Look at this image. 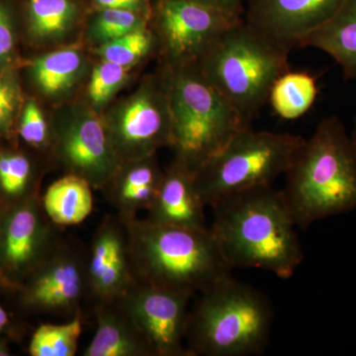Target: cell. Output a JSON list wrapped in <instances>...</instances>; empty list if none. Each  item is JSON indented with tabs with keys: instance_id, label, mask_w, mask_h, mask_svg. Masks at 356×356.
<instances>
[{
	"instance_id": "6da1fadb",
	"label": "cell",
	"mask_w": 356,
	"mask_h": 356,
	"mask_svg": "<svg viewBox=\"0 0 356 356\" xmlns=\"http://www.w3.org/2000/svg\"><path fill=\"white\" fill-rule=\"evenodd\" d=\"M209 227L232 269L254 268L292 277L303 247L280 191L273 185L240 192L212 206Z\"/></svg>"
},
{
	"instance_id": "7a4b0ae2",
	"label": "cell",
	"mask_w": 356,
	"mask_h": 356,
	"mask_svg": "<svg viewBox=\"0 0 356 356\" xmlns=\"http://www.w3.org/2000/svg\"><path fill=\"white\" fill-rule=\"evenodd\" d=\"M280 191L297 227L356 209V146L343 121L327 117L304 139Z\"/></svg>"
},
{
	"instance_id": "3957f363",
	"label": "cell",
	"mask_w": 356,
	"mask_h": 356,
	"mask_svg": "<svg viewBox=\"0 0 356 356\" xmlns=\"http://www.w3.org/2000/svg\"><path fill=\"white\" fill-rule=\"evenodd\" d=\"M121 220L137 282L194 297L232 276L233 269L209 228H179L137 218Z\"/></svg>"
},
{
	"instance_id": "277c9868",
	"label": "cell",
	"mask_w": 356,
	"mask_h": 356,
	"mask_svg": "<svg viewBox=\"0 0 356 356\" xmlns=\"http://www.w3.org/2000/svg\"><path fill=\"white\" fill-rule=\"evenodd\" d=\"M197 297L187 321L191 356H248L264 350L274 314L264 293L232 275Z\"/></svg>"
},
{
	"instance_id": "5b68a950",
	"label": "cell",
	"mask_w": 356,
	"mask_h": 356,
	"mask_svg": "<svg viewBox=\"0 0 356 356\" xmlns=\"http://www.w3.org/2000/svg\"><path fill=\"white\" fill-rule=\"evenodd\" d=\"M177 159L195 172L243 129L252 127L204 76L198 64L170 65L163 79Z\"/></svg>"
},
{
	"instance_id": "8992f818",
	"label": "cell",
	"mask_w": 356,
	"mask_h": 356,
	"mask_svg": "<svg viewBox=\"0 0 356 356\" xmlns=\"http://www.w3.org/2000/svg\"><path fill=\"white\" fill-rule=\"evenodd\" d=\"M290 51L243 18L225 33L198 65L243 120L252 125L268 102L276 79L290 70Z\"/></svg>"
},
{
	"instance_id": "52a82bcc",
	"label": "cell",
	"mask_w": 356,
	"mask_h": 356,
	"mask_svg": "<svg viewBox=\"0 0 356 356\" xmlns=\"http://www.w3.org/2000/svg\"><path fill=\"white\" fill-rule=\"evenodd\" d=\"M303 140L294 134L243 129L195 170L204 204L212 207L234 194L273 185L286 172Z\"/></svg>"
},
{
	"instance_id": "ba28073f",
	"label": "cell",
	"mask_w": 356,
	"mask_h": 356,
	"mask_svg": "<svg viewBox=\"0 0 356 356\" xmlns=\"http://www.w3.org/2000/svg\"><path fill=\"white\" fill-rule=\"evenodd\" d=\"M156 17L170 65L198 64L225 33L243 20L192 0H159Z\"/></svg>"
},
{
	"instance_id": "9c48e42d",
	"label": "cell",
	"mask_w": 356,
	"mask_h": 356,
	"mask_svg": "<svg viewBox=\"0 0 356 356\" xmlns=\"http://www.w3.org/2000/svg\"><path fill=\"white\" fill-rule=\"evenodd\" d=\"M110 142L121 163L154 156L172 144V116L163 81L149 83L128 100L109 129Z\"/></svg>"
},
{
	"instance_id": "30bf717a",
	"label": "cell",
	"mask_w": 356,
	"mask_h": 356,
	"mask_svg": "<svg viewBox=\"0 0 356 356\" xmlns=\"http://www.w3.org/2000/svg\"><path fill=\"white\" fill-rule=\"evenodd\" d=\"M191 298L184 293L136 281L118 300L156 356H191L186 329Z\"/></svg>"
},
{
	"instance_id": "8fae6325",
	"label": "cell",
	"mask_w": 356,
	"mask_h": 356,
	"mask_svg": "<svg viewBox=\"0 0 356 356\" xmlns=\"http://www.w3.org/2000/svg\"><path fill=\"white\" fill-rule=\"evenodd\" d=\"M57 248L37 200H21L0 215V271L8 277L34 273Z\"/></svg>"
},
{
	"instance_id": "7c38bea8",
	"label": "cell",
	"mask_w": 356,
	"mask_h": 356,
	"mask_svg": "<svg viewBox=\"0 0 356 356\" xmlns=\"http://www.w3.org/2000/svg\"><path fill=\"white\" fill-rule=\"evenodd\" d=\"M56 151L60 161L92 187L106 186L122 165L106 128L95 114L83 112L58 126Z\"/></svg>"
},
{
	"instance_id": "4fadbf2b",
	"label": "cell",
	"mask_w": 356,
	"mask_h": 356,
	"mask_svg": "<svg viewBox=\"0 0 356 356\" xmlns=\"http://www.w3.org/2000/svg\"><path fill=\"white\" fill-rule=\"evenodd\" d=\"M343 0H245L243 20L289 50L334 15Z\"/></svg>"
},
{
	"instance_id": "5bb4252c",
	"label": "cell",
	"mask_w": 356,
	"mask_h": 356,
	"mask_svg": "<svg viewBox=\"0 0 356 356\" xmlns=\"http://www.w3.org/2000/svg\"><path fill=\"white\" fill-rule=\"evenodd\" d=\"M86 274L88 286L99 302L121 298L136 282L129 261L127 234L120 218H108L100 225Z\"/></svg>"
},
{
	"instance_id": "9a60e30c",
	"label": "cell",
	"mask_w": 356,
	"mask_h": 356,
	"mask_svg": "<svg viewBox=\"0 0 356 356\" xmlns=\"http://www.w3.org/2000/svg\"><path fill=\"white\" fill-rule=\"evenodd\" d=\"M86 285V267L81 259L70 250L57 248L33 273L26 287L25 298L30 306L40 311H74Z\"/></svg>"
},
{
	"instance_id": "2e32d148",
	"label": "cell",
	"mask_w": 356,
	"mask_h": 356,
	"mask_svg": "<svg viewBox=\"0 0 356 356\" xmlns=\"http://www.w3.org/2000/svg\"><path fill=\"white\" fill-rule=\"evenodd\" d=\"M195 182V172L175 159L163 175L147 219L156 224L207 229L205 208Z\"/></svg>"
},
{
	"instance_id": "e0dca14e",
	"label": "cell",
	"mask_w": 356,
	"mask_h": 356,
	"mask_svg": "<svg viewBox=\"0 0 356 356\" xmlns=\"http://www.w3.org/2000/svg\"><path fill=\"white\" fill-rule=\"evenodd\" d=\"M95 316V334L84 356H156L118 299L99 302Z\"/></svg>"
},
{
	"instance_id": "ac0fdd59",
	"label": "cell",
	"mask_w": 356,
	"mask_h": 356,
	"mask_svg": "<svg viewBox=\"0 0 356 356\" xmlns=\"http://www.w3.org/2000/svg\"><path fill=\"white\" fill-rule=\"evenodd\" d=\"M300 48L324 51L339 65L346 81L356 79V0H343L334 15L302 40Z\"/></svg>"
},
{
	"instance_id": "d6986e66",
	"label": "cell",
	"mask_w": 356,
	"mask_h": 356,
	"mask_svg": "<svg viewBox=\"0 0 356 356\" xmlns=\"http://www.w3.org/2000/svg\"><path fill=\"white\" fill-rule=\"evenodd\" d=\"M127 170L120 166L110 181H114L110 198L123 220L136 218L138 212L149 210L153 204L163 175L153 161V156L129 161Z\"/></svg>"
},
{
	"instance_id": "ffe728a7",
	"label": "cell",
	"mask_w": 356,
	"mask_h": 356,
	"mask_svg": "<svg viewBox=\"0 0 356 356\" xmlns=\"http://www.w3.org/2000/svg\"><path fill=\"white\" fill-rule=\"evenodd\" d=\"M88 180L69 175L54 182L47 189L42 207L56 226L81 224L92 212L93 196Z\"/></svg>"
},
{
	"instance_id": "44dd1931",
	"label": "cell",
	"mask_w": 356,
	"mask_h": 356,
	"mask_svg": "<svg viewBox=\"0 0 356 356\" xmlns=\"http://www.w3.org/2000/svg\"><path fill=\"white\" fill-rule=\"evenodd\" d=\"M318 93L317 81L313 74L289 70L273 83L268 102L278 117L293 121L304 116L313 107Z\"/></svg>"
},
{
	"instance_id": "7402d4cb",
	"label": "cell",
	"mask_w": 356,
	"mask_h": 356,
	"mask_svg": "<svg viewBox=\"0 0 356 356\" xmlns=\"http://www.w3.org/2000/svg\"><path fill=\"white\" fill-rule=\"evenodd\" d=\"M83 67L79 51L64 49L44 56L35 63L33 74L47 95H58L74 84Z\"/></svg>"
},
{
	"instance_id": "603a6c76",
	"label": "cell",
	"mask_w": 356,
	"mask_h": 356,
	"mask_svg": "<svg viewBox=\"0 0 356 356\" xmlns=\"http://www.w3.org/2000/svg\"><path fill=\"white\" fill-rule=\"evenodd\" d=\"M32 31L42 38H55L74 24L77 7L74 0H28Z\"/></svg>"
},
{
	"instance_id": "cb8c5ba5",
	"label": "cell",
	"mask_w": 356,
	"mask_h": 356,
	"mask_svg": "<svg viewBox=\"0 0 356 356\" xmlns=\"http://www.w3.org/2000/svg\"><path fill=\"white\" fill-rule=\"evenodd\" d=\"M83 324L79 314L62 325H42L33 334L29 353L32 356H74L76 353Z\"/></svg>"
},
{
	"instance_id": "d4e9b609",
	"label": "cell",
	"mask_w": 356,
	"mask_h": 356,
	"mask_svg": "<svg viewBox=\"0 0 356 356\" xmlns=\"http://www.w3.org/2000/svg\"><path fill=\"white\" fill-rule=\"evenodd\" d=\"M153 46V35L142 27L120 38L102 44L97 49V53L102 60L129 67L144 58Z\"/></svg>"
},
{
	"instance_id": "484cf974",
	"label": "cell",
	"mask_w": 356,
	"mask_h": 356,
	"mask_svg": "<svg viewBox=\"0 0 356 356\" xmlns=\"http://www.w3.org/2000/svg\"><path fill=\"white\" fill-rule=\"evenodd\" d=\"M93 20L90 35L102 44L144 27L145 15L123 9L102 8Z\"/></svg>"
},
{
	"instance_id": "4316f807",
	"label": "cell",
	"mask_w": 356,
	"mask_h": 356,
	"mask_svg": "<svg viewBox=\"0 0 356 356\" xmlns=\"http://www.w3.org/2000/svg\"><path fill=\"white\" fill-rule=\"evenodd\" d=\"M31 172V163L25 156L0 151V191L6 197L24 195Z\"/></svg>"
},
{
	"instance_id": "83f0119b",
	"label": "cell",
	"mask_w": 356,
	"mask_h": 356,
	"mask_svg": "<svg viewBox=\"0 0 356 356\" xmlns=\"http://www.w3.org/2000/svg\"><path fill=\"white\" fill-rule=\"evenodd\" d=\"M128 67L103 60L95 67L89 83V97L95 104H103L112 97L127 76Z\"/></svg>"
},
{
	"instance_id": "f1b7e54d",
	"label": "cell",
	"mask_w": 356,
	"mask_h": 356,
	"mask_svg": "<svg viewBox=\"0 0 356 356\" xmlns=\"http://www.w3.org/2000/svg\"><path fill=\"white\" fill-rule=\"evenodd\" d=\"M19 133L27 144L34 147L43 146L48 140V125L36 102L26 104L21 118Z\"/></svg>"
},
{
	"instance_id": "f546056e",
	"label": "cell",
	"mask_w": 356,
	"mask_h": 356,
	"mask_svg": "<svg viewBox=\"0 0 356 356\" xmlns=\"http://www.w3.org/2000/svg\"><path fill=\"white\" fill-rule=\"evenodd\" d=\"M18 98L15 83L7 77H0V135L8 132Z\"/></svg>"
},
{
	"instance_id": "4dcf8cb0",
	"label": "cell",
	"mask_w": 356,
	"mask_h": 356,
	"mask_svg": "<svg viewBox=\"0 0 356 356\" xmlns=\"http://www.w3.org/2000/svg\"><path fill=\"white\" fill-rule=\"evenodd\" d=\"M13 48V33L6 7L0 4V58H6Z\"/></svg>"
},
{
	"instance_id": "1f68e13d",
	"label": "cell",
	"mask_w": 356,
	"mask_h": 356,
	"mask_svg": "<svg viewBox=\"0 0 356 356\" xmlns=\"http://www.w3.org/2000/svg\"><path fill=\"white\" fill-rule=\"evenodd\" d=\"M102 8L123 9L146 15L149 11V0H95Z\"/></svg>"
},
{
	"instance_id": "d6a6232c",
	"label": "cell",
	"mask_w": 356,
	"mask_h": 356,
	"mask_svg": "<svg viewBox=\"0 0 356 356\" xmlns=\"http://www.w3.org/2000/svg\"><path fill=\"white\" fill-rule=\"evenodd\" d=\"M192 1L238 16H243L245 13V0H192Z\"/></svg>"
},
{
	"instance_id": "836d02e7",
	"label": "cell",
	"mask_w": 356,
	"mask_h": 356,
	"mask_svg": "<svg viewBox=\"0 0 356 356\" xmlns=\"http://www.w3.org/2000/svg\"><path fill=\"white\" fill-rule=\"evenodd\" d=\"M8 324V317H7L6 312L0 306V331Z\"/></svg>"
},
{
	"instance_id": "e575fe53",
	"label": "cell",
	"mask_w": 356,
	"mask_h": 356,
	"mask_svg": "<svg viewBox=\"0 0 356 356\" xmlns=\"http://www.w3.org/2000/svg\"><path fill=\"white\" fill-rule=\"evenodd\" d=\"M9 355V350L6 344L0 343V356Z\"/></svg>"
},
{
	"instance_id": "d590c367",
	"label": "cell",
	"mask_w": 356,
	"mask_h": 356,
	"mask_svg": "<svg viewBox=\"0 0 356 356\" xmlns=\"http://www.w3.org/2000/svg\"><path fill=\"white\" fill-rule=\"evenodd\" d=\"M350 137H351V139H353V143H355V146H356V115H355V126H353V134H351Z\"/></svg>"
}]
</instances>
